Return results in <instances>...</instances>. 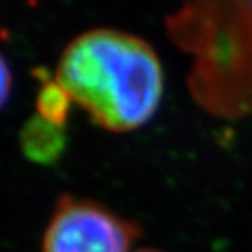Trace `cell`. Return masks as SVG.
Listing matches in <instances>:
<instances>
[{
	"instance_id": "5",
	"label": "cell",
	"mask_w": 252,
	"mask_h": 252,
	"mask_svg": "<svg viewBox=\"0 0 252 252\" xmlns=\"http://www.w3.org/2000/svg\"><path fill=\"white\" fill-rule=\"evenodd\" d=\"M13 75L10 70V65L2 53H0V110L8 102V97L12 94Z\"/></svg>"
},
{
	"instance_id": "4",
	"label": "cell",
	"mask_w": 252,
	"mask_h": 252,
	"mask_svg": "<svg viewBox=\"0 0 252 252\" xmlns=\"http://www.w3.org/2000/svg\"><path fill=\"white\" fill-rule=\"evenodd\" d=\"M70 100L65 95L54 77L51 80H43L36 98V115L54 125L64 126L67 123V115L70 108Z\"/></svg>"
},
{
	"instance_id": "2",
	"label": "cell",
	"mask_w": 252,
	"mask_h": 252,
	"mask_svg": "<svg viewBox=\"0 0 252 252\" xmlns=\"http://www.w3.org/2000/svg\"><path fill=\"white\" fill-rule=\"evenodd\" d=\"M141 231L95 200L64 195L43 234L41 252H133Z\"/></svg>"
},
{
	"instance_id": "6",
	"label": "cell",
	"mask_w": 252,
	"mask_h": 252,
	"mask_svg": "<svg viewBox=\"0 0 252 252\" xmlns=\"http://www.w3.org/2000/svg\"><path fill=\"white\" fill-rule=\"evenodd\" d=\"M133 252H162V251H158V249H151V248H148V249H138V251H133Z\"/></svg>"
},
{
	"instance_id": "1",
	"label": "cell",
	"mask_w": 252,
	"mask_h": 252,
	"mask_svg": "<svg viewBox=\"0 0 252 252\" xmlns=\"http://www.w3.org/2000/svg\"><path fill=\"white\" fill-rule=\"evenodd\" d=\"M54 80L97 123L112 133L139 129L164 95V69L143 38L115 28L80 33L64 48Z\"/></svg>"
},
{
	"instance_id": "3",
	"label": "cell",
	"mask_w": 252,
	"mask_h": 252,
	"mask_svg": "<svg viewBox=\"0 0 252 252\" xmlns=\"http://www.w3.org/2000/svg\"><path fill=\"white\" fill-rule=\"evenodd\" d=\"M64 126L54 125L41 117H34L25 125L22 131V144L30 159L49 162L64 149Z\"/></svg>"
}]
</instances>
